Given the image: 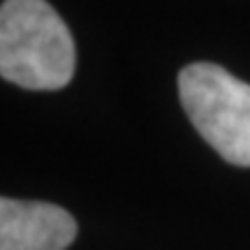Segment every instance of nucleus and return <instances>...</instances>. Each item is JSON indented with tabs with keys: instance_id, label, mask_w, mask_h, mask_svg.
<instances>
[{
	"instance_id": "f257e3e1",
	"label": "nucleus",
	"mask_w": 250,
	"mask_h": 250,
	"mask_svg": "<svg viewBox=\"0 0 250 250\" xmlns=\"http://www.w3.org/2000/svg\"><path fill=\"white\" fill-rule=\"evenodd\" d=\"M77 51L65 21L46 0L0 7V74L28 90H58L74 74Z\"/></svg>"
},
{
	"instance_id": "f03ea898",
	"label": "nucleus",
	"mask_w": 250,
	"mask_h": 250,
	"mask_svg": "<svg viewBox=\"0 0 250 250\" xmlns=\"http://www.w3.org/2000/svg\"><path fill=\"white\" fill-rule=\"evenodd\" d=\"M179 98L223 160L250 167V83L215 62H192L179 74Z\"/></svg>"
},
{
	"instance_id": "7ed1b4c3",
	"label": "nucleus",
	"mask_w": 250,
	"mask_h": 250,
	"mask_svg": "<svg viewBox=\"0 0 250 250\" xmlns=\"http://www.w3.org/2000/svg\"><path fill=\"white\" fill-rule=\"evenodd\" d=\"M77 236V220L46 202L0 199V250H65Z\"/></svg>"
}]
</instances>
